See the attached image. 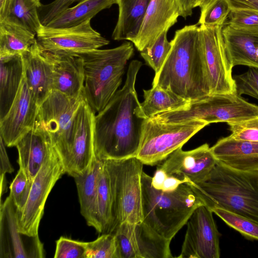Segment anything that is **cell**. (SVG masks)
Wrapping results in <instances>:
<instances>
[{
  "label": "cell",
  "mask_w": 258,
  "mask_h": 258,
  "mask_svg": "<svg viewBox=\"0 0 258 258\" xmlns=\"http://www.w3.org/2000/svg\"><path fill=\"white\" fill-rule=\"evenodd\" d=\"M142 64L136 59L130 63L124 85L95 115L94 152L99 160H120L137 155L145 120L136 113L140 102L135 85Z\"/></svg>",
  "instance_id": "6da1fadb"
},
{
  "label": "cell",
  "mask_w": 258,
  "mask_h": 258,
  "mask_svg": "<svg viewBox=\"0 0 258 258\" xmlns=\"http://www.w3.org/2000/svg\"><path fill=\"white\" fill-rule=\"evenodd\" d=\"M171 42L170 51L155 74L152 86L169 90L188 101L210 95L199 26L186 25L177 30Z\"/></svg>",
  "instance_id": "7a4b0ae2"
},
{
  "label": "cell",
  "mask_w": 258,
  "mask_h": 258,
  "mask_svg": "<svg viewBox=\"0 0 258 258\" xmlns=\"http://www.w3.org/2000/svg\"><path fill=\"white\" fill-rule=\"evenodd\" d=\"M190 184L209 208L219 207L258 222V172L236 170L217 161L204 180Z\"/></svg>",
  "instance_id": "3957f363"
},
{
  "label": "cell",
  "mask_w": 258,
  "mask_h": 258,
  "mask_svg": "<svg viewBox=\"0 0 258 258\" xmlns=\"http://www.w3.org/2000/svg\"><path fill=\"white\" fill-rule=\"evenodd\" d=\"M152 177L142 175L143 222L171 241L186 224L194 211L205 204L188 182L173 191L153 187Z\"/></svg>",
  "instance_id": "277c9868"
},
{
  "label": "cell",
  "mask_w": 258,
  "mask_h": 258,
  "mask_svg": "<svg viewBox=\"0 0 258 258\" xmlns=\"http://www.w3.org/2000/svg\"><path fill=\"white\" fill-rule=\"evenodd\" d=\"M134 50L133 45L125 42L115 48L78 54L84 64V97L95 113L101 111L117 91Z\"/></svg>",
  "instance_id": "5b68a950"
},
{
  "label": "cell",
  "mask_w": 258,
  "mask_h": 258,
  "mask_svg": "<svg viewBox=\"0 0 258 258\" xmlns=\"http://www.w3.org/2000/svg\"><path fill=\"white\" fill-rule=\"evenodd\" d=\"M104 162L110 182L113 233L122 223L143 221L142 175L144 164L137 157Z\"/></svg>",
  "instance_id": "8992f818"
},
{
  "label": "cell",
  "mask_w": 258,
  "mask_h": 258,
  "mask_svg": "<svg viewBox=\"0 0 258 258\" xmlns=\"http://www.w3.org/2000/svg\"><path fill=\"white\" fill-rule=\"evenodd\" d=\"M256 116L257 105L246 101L236 93H225L189 101L182 108L157 114L151 118L166 123L199 120L209 124L239 122Z\"/></svg>",
  "instance_id": "52a82bcc"
},
{
  "label": "cell",
  "mask_w": 258,
  "mask_h": 258,
  "mask_svg": "<svg viewBox=\"0 0 258 258\" xmlns=\"http://www.w3.org/2000/svg\"><path fill=\"white\" fill-rule=\"evenodd\" d=\"M208 124L199 120L166 123L152 118L142 126L140 147L136 157L144 165L153 166L182 148L192 137Z\"/></svg>",
  "instance_id": "ba28073f"
},
{
  "label": "cell",
  "mask_w": 258,
  "mask_h": 258,
  "mask_svg": "<svg viewBox=\"0 0 258 258\" xmlns=\"http://www.w3.org/2000/svg\"><path fill=\"white\" fill-rule=\"evenodd\" d=\"M84 99V95L72 98L52 90L39 108L36 121L48 133L65 172L72 151L74 116Z\"/></svg>",
  "instance_id": "9c48e42d"
},
{
  "label": "cell",
  "mask_w": 258,
  "mask_h": 258,
  "mask_svg": "<svg viewBox=\"0 0 258 258\" xmlns=\"http://www.w3.org/2000/svg\"><path fill=\"white\" fill-rule=\"evenodd\" d=\"M224 25L199 26L203 58L210 95L236 93L233 66L228 55L222 34Z\"/></svg>",
  "instance_id": "30bf717a"
},
{
  "label": "cell",
  "mask_w": 258,
  "mask_h": 258,
  "mask_svg": "<svg viewBox=\"0 0 258 258\" xmlns=\"http://www.w3.org/2000/svg\"><path fill=\"white\" fill-rule=\"evenodd\" d=\"M66 173L62 161L54 149L35 177L23 211L18 210L19 231L37 236L46 200L57 181Z\"/></svg>",
  "instance_id": "8fae6325"
},
{
  "label": "cell",
  "mask_w": 258,
  "mask_h": 258,
  "mask_svg": "<svg viewBox=\"0 0 258 258\" xmlns=\"http://www.w3.org/2000/svg\"><path fill=\"white\" fill-rule=\"evenodd\" d=\"M36 36L43 49L58 55H78L109 43L92 27L91 20L69 28L42 26Z\"/></svg>",
  "instance_id": "7c38bea8"
},
{
  "label": "cell",
  "mask_w": 258,
  "mask_h": 258,
  "mask_svg": "<svg viewBox=\"0 0 258 258\" xmlns=\"http://www.w3.org/2000/svg\"><path fill=\"white\" fill-rule=\"evenodd\" d=\"M115 234L118 258H171V240L144 222L120 224Z\"/></svg>",
  "instance_id": "4fadbf2b"
},
{
  "label": "cell",
  "mask_w": 258,
  "mask_h": 258,
  "mask_svg": "<svg viewBox=\"0 0 258 258\" xmlns=\"http://www.w3.org/2000/svg\"><path fill=\"white\" fill-rule=\"evenodd\" d=\"M205 204L198 207L186 223L187 228L178 258H219L221 233Z\"/></svg>",
  "instance_id": "5bb4252c"
},
{
  "label": "cell",
  "mask_w": 258,
  "mask_h": 258,
  "mask_svg": "<svg viewBox=\"0 0 258 258\" xmlns=\"http://www.w3.org/2000/svg\"><path fill=\"white\" fill-rule=\"evenodd\" d=\"M0 257L41 258L44 257L43 244L38 235L29 236L18 227V209L9 196L1 204Z\"/></svg>",
  "instance_id": "9a60e30c"
},
{
  "label": "cell",
  "mask_w": 258,
  "mask_h": 258,
  "mask_svg": "<svg viewBox=\"0 0 258 258\" xmlns=\"http://www.w3.org/2000/svg\"><path fill=\"white\" fill-rule=\"evenodd\" d=\"M39 108L24 74L18 92L9 110L0 119V136L6 146H15L34 128Z\"/></svg>",
  "instance_id": "2e32d148"
},
{
  "label": "cell",
  "mask_w": 258,
  "mask_h": 258,
  "mask_svg": "<svg viewBox=\"0 0 258 258\" xmlns=\"http://www.w3.org/2000/svg\"><path fill=\"white\" fill-rule=\"evenodd\" d=\"M217 163L209 145L206 143L189 151H183L180 148L158 166L168 175L195 184L204 180Z\"/></svg>",
  "instance_id": "e0dca14e"
},
{
  "label": "cell",
  "mask_w": 258,
  "mask_h": 258,
  "mask_svg": "<svg viewBox=\"0 0 258 258\" xmlns=\"http://www.w3.org/2000/svg\"><path fill=\"white\" fill-rule=\"evenodd\" d=\"M95 113L85 100L74 116V134L70 162L66 173L73 177L83 173L94 157V121Z\"/></svg>",
  "instance_id": "ac0fdd59"
},
{
  "label": "cell",
  "mask_w": 258,
  "mask_h": 258,
  "mask_svg": "<svg viewBox=\"0 0 258 258\" xmlns=\"http://www.w3.org/2000/svg\"><path fill=\"white\" fill-rule=\"evenodd\" d=\"M22 56L24 77L40 106L53 90V54L43 49L36 40Z\"/></svg>",
  "instance_id": "d6986e66"
},
{
  "label": "cell",
  "mask_w": 258,
  "mask_h": 258,
  "mask_svg": "<svg viewBox=\"0 0 258 258\" xmlns=\"http://www.w3.org/2000/svg\"><path fill=\"white\" fill-rule=\"evenodd\" d=\"M179 16L180 11L176 0H151L133 43L141 52L163 32L168 31Z\"/></svg>",
  "instance_id": "ffe728a7"
},
{
  "label": "cell",
  "mask_w": 258,
  "mask_h": 258,
  "mask_svg": "<svg viewBox=\"0 0 258 258\" xmlns=\"http://www.w3.org/2000/svg\"><path fill=\"white\" fill-rule=\"evenodd\" d=\"M18 163L29 180L33 181L43 164L55 149L47 132L37 121L34 128L16 145Z\"/></svg>",
  "instance_id": "44dd1931"
},
{
  "label": "cell",
  "mask_w": 258,
  "mask_h": 258,
  "mask_svg": "<svg viewBox=\"0 0 258 258\" xmlns=\"http://www.w3.org/2000/svg\"><path fill=\"white\" fill-rule=\"evenodd\" d=\"M217 160L238 171L258 172V142L222 138L210 148Z\"/></svg>",
  "instance_id": "7402d4cb"
},
{
  "label": "cell",
  "mask_w": 258,
  "mask_h": 258,
  "mask_svg": "<svg viewBox=\"0 0 258 258\" xmlns=\"http://www.w3.org/2000/svg\"><path fill=\"white\" fill-rule=\"evenodd\" d=\"M53 54V90L72 98H78L84 95L85 74L83 61L81 56Z\"/></svg>",
  "instance_id": "603a6c76"
},
{
  "label": "cell",
  "mask_w": 258,
  "mask_h": 258,
  "mask_svg": "<svg viewBox=\"0 0 258 258\" xmlns=\"http://www.w3.org/2000/svg\"><path fill=\"white\" fill-rule=\"evenodd\" d=\"M104 161L94 157L87 169L74 177L76 184L80 205L81 214L87 224L97 231L98 225L96 213V201L99 180Z\"/></svg>",
  "instance_id": "cb8c5ba5"
},
{
  "label": "cell",
  "mask_w": 258,
  "mask_h": 258,
  "mask_svg": "<svg viewBox=\"0 0 258 258\" xmlns=\"http://www.w3.org/2000/svg\"><path fill=\"white\" fill-rule=\"evenodd\" d=\"M222 34L233 67L242 65L258 68V35L235 29L227 24L223 26Z\"/></svg>",
  "instance_id": "d4e9b609"
},
{
  "label": "cell",
  "mask_w": 258,
  "mask_h": 258,
  "mask_svg": "<svg viewBox=\"0 0 258 258\" xmlns=\"http://www.w3.org/2000/svg\"><path fill=\"white\" fill-rule=\"evenodd\" d=\"M151 0H117L118 17L112 34L115 40L132 42L137 36Z\"/></svg>",
  "instance_id": "484cf974"
},
{
  "label": "cell",
  "mask_w": 258,
  "mask_h": 258,
  "mask_svg": "<svg viewBox=\"0 0 258 258\" xmlns=\"http://www.w3.org/2000/svg\"><path fill=\"white\" fill-rule=\"evenodd\" d=\"M0 119L9 110L20 87L23 75L22 55L0 57Z\"/></svg>",
  "instance_id": "4316f807"
},
{
  "label": "cell",
  "mask_w": 258,
  "mask_h": 258,
  "mask_svg": "<svg viewBox=\"0 0 258 258\" xmlns=\"http://www.w3.org/2000/svg\"><path fill=\"white\" fill-rule=\"evenodd\" d=\"M35 35L13 18L0 20V57L22 55L35 42Z\"/></svg>",
  "instance_id": "83f0119b"
},
{
  "label": "cell",
  "mask_w": 258,
  "mask_h": 258,
  "mask_svg": "<svg viewBox=\"0 0 258 258\" xmlns=\"http://www.w3.org/2000/svg\"><path fill=\"white\" fill-rule=\"evenodd\" d=\"M144 100L136 108L137 115L147 119L155 115L185 106L189 101L174 92L158 86L143 90Z\"/></svg>",
  "instance_id": "f1b7e54d"
},
{
  "label": "cell",
  "mask_w": 258,
  "mask_h": 258,
  "mask_svg": "<svg viewBox=\"0 0 258 258\" xmlns=\"http://www.w3.org/2000/svg\"><path fill=\"white\" fill-rule=\"evenodd\" d=\"M117 0H83L58 14L46 26L69 28L78 26L91 19L100 11L108 9Z\"/></svg>",
  "instance_id": "f546056e"
},
{
  "label": "cell",
  "mask_w": 258,
  "mask_h": 258,
  "mask_svg": "<svg viewBox=\"0 0 258 258\" xmlns=\"http://www.w3.org/2000/svg\"><path fill=\"white\" fill-rule=\"evenodd\" d=\"M96 213L98 225L97 232L102 234L112 233L110 182L104 162L99 180L96 201Z\"/></svg>",
  "instance_id": "4dcf8cb0"
},
{
  "label": "cell",
  "mask_w": 258,
  "mask_h": 258,
  "mask_svg": "<svg viewBox=\"0 0 258 258\" xmlns=\"http://www.w3.org/2000/svg\"><path fill=\"white\" fill-rule=\"evenodd\" d=\"M40 5L37 0H11L0 20L6 17L13 18L36 35L43 26L38 12Z\"/></svg>",
  "instance_id": "1f68e13d"
},
{
  "label": "cell",
  "mask_w": 258,
  "mask_h": 258,
  "mask_svg": "<svg viewBox=\"0 0 258 258\" xmlns=\"http://www.w3.org/2000/svg\"><path fill=\"white\" fill-rule=\"evenodd\" d=\"M227 225L246 239L258 240V222L217 207L209 208Z\"/></svg>",
  "instance_id": "d6a6232c"
},
{
  "label": "cell",
  "mask_w": 258,
  "mask_h": 258,
  "mask_svg": "<svg viewBox=\"0 0 258 258\" xmlns=\"http://www.w3.org/2000/svg\"><path fill=\"white\" fill-rule=\"evenodd\" d=\"M167 32H163L151 44L140 52L142 57L155 74L161 69L171 48V42L167 38Z\"/></svg>",
  "instance_id": "836d02e7"
},
{
  "label": "cell",
  "mask_w": 258,
  "mask_h": 258,
  "mask_svg": "<svg viewBox=\"0 0 258 258\" xmlns=\"http://www.w3.org/2000/svg\"><path fill=\"white\" fill-rule=\"evenodd\" d=\"M86 258H118L115 236L104 233L96 239L86 242Z\"/></svg>",
  "instance_id": "e575fe53"
},
{
  "label": "cell",
  "mask_w": 258,
  "mask_h": 258,
  "mask_svg": "<svg viewBox=\"0 0 258 258\" xmlns=\"http://www.w3.org/2000/svg\"><path fill=\"white\" fill-rule=\"evenodd\" d=\"M228 18L225 24L235 29L258 35V11L233 9L231 10Z\"/></svg>",
  "instance_id": "d590c367"
},
{
  "label": "cell",
  "mask_w": 258,
  "mask_h": 258,
  "mask_svg": "<svg viewBox=\"0 0 258 258\" xmlns=\"http://www.w3.org/2000/svg\"><path fill=\"white\" fill-rule=\"evenodd\" d=\"M230 11L227 0H216L201 11L198 24L205 26L224 25Z\"/></svg>",
  "instance_id": "8d00e7d4"
},
{
  "label": "cell",
  "mask_w": 258,
  "mask_h": 258,
  "mask_svg": "<svg viewBox=\"0 0 258 258\" xmlns=\"http://www.w3.org/2000/svg\"><path fill=\"white\" fill-rule=\"evenodd\" d=\"M32 183L21 168L10 186V196L19 212L23 211L27 202Z\"/></svg>",
  "instance_id": "74e56055"
},
{
  "label": "cell",
  "mask_w": 258,
  "mask_h": 258,
  "mask_svg": "<svg viewBox=\"0 0 258 258\" xmlns=\"http://www.w3.org/2000/svg\"><path fill=\"white\" fill-rule=\"evenodd\" d=\"M227 124L231 133L230 138L239 141L258 142V116Z\"/></svg>",
  "instance_id": "f35d334b"
},
{
  "label": "cell",
  "mask_w": 258,
  "mask_h": 258,
  "mask_svg": "<svg viewBox=\"0 0 258 258\" xmlns=\"http://www.w3.org/2000/svg\"><path fill=\"white\" fill-rule=\"evenodd\" d=\"M233 78L237 95L245 94L258 99V68L249 67L246 72Z\"/></svg>",
  "instance_id": "ab89813d"
},
{
  "label": "cell",
  "mask_w": 258,
  "mask_h": 258,
  "mask_svg": "<svg viewBox=\"0 0 258 258\" xmlns=\"http://www.w3.org/2000/svg\"><path fill=\"white\" fill-rule=\"evenodd\" d=\"M86 242L60 237L56 242L55 258H86Z\"/></svg>",
  "instance_id": "60d3db41"
},
{
  "label": "cell",
  "mask_w": 258,
  "mask_h": 258,
  "mask_svg": "<svg viewBox=\"0 0 258 258\" xmlns=\"http://www.w3.org/2000/svg\"><path fill=\"white\" fill-rule=\"evenodd\" d=\"M82 1L83 0H54L48 4H41L38 8V12L42 25L46 26L55 16L70 8L72 4Z\"/></svg>",
  "instance_id": "b9f144b4"
},
{
  "label": "cell",
  "mask_w": 258,
  "mask_h": 258,
  "mask_svg": "<svg viewBox=\"0 0 258 258\" xmlns=\"http://www.w3.org/2000/svg\"><path fill=\"white\" fill-rule=\"evenodd\" d=\"M5 146L2 137L0 136V177H5L7 173H11L14 171L10 162Z\"/></svg>",
  "instance_id": "7bdbcfd3"
},
{
  "label": "cell",
  "mask_w": 258,
  "mask_h": 258,
  "mask_svg": "<svg viewBox=\"0 0 258 258\" xmlns=\"http://www.w3.org/2000/svg\"><path fill=\"white\" fill-rule=\"evenodd\" d=\"M231 10L245 9L258 11V0H227Z\"/></svg>",
  "instance_id": "ee69618b"
},
{
  "label": "cell",
  "mask_w": 258,
  "mask_h": 258,
  "mask_svg": "<svg viewBox=\"0 0 258 258\" xmlns=\"http://www.w3.org/2000/svg\"><path fill=\"white\" fill-rule=\"evenodd\" d=\"M180 11V16L184 18L190 16L196 7V0H176Z\"/></svg>",
  "instance_id": "f6af8a7d"
},
{
  "label": "cell",
  "mask_w": 258,
  "mask_h": 258,
  "mask_svg": "<svg viewBox=\"0 0 258 258\" xmlns=\"http://www.w3.org/2000/svg\"><path fill=\"white\" fill-rule=\"evenodd\" d=\"M166 172L160 167H158L154 176L152 177V185L158 190H162L164 182L167 177Z\"/></svg>",
  "instance_id": "bcb514c9"
},
{
  "label": "cell",
  "mask_w": 258,
  "mask_h": 258,
  "mask_svg": "<svg viewBox=\"0 0 258 258\" xmlns=\"http://www.w3.org/2000/svg\"><path fill=\"white\" fill-rule=\"evenodd\" d=\"M187 182L185 180H181L173 176L168 175L165 179L162 190L163 191H173L176 189L182 183Z\"/></svg>",
  "instance_id": "7dc6e473"
},
{
  "label": "cell",
  "mask_w": 258,
  "mask_h": 258,
  "mask_svg": "<svg viewBox=\"0 0 258 258\" xmlns=\"http://www.w3.org/2000/svg\"><path fill=\"white\" fill-rule=\"evenodd\" d=\"M215 1L216 0H196V7H199L201 8V11H203Z\"/></svg>",
  "instance_id": "c3c4849f"
},
{
  "label": "cell",
  "mask_w": 258,
  "mask_h": 258,
  "mask_svg": "<svg viewBox=\"0 0 258 258\" xmlns=\"http://www.w3.org/2000/svg\"><path fill=\"white\" fill-rule=\"evenodd\" d=\"M11 0H6V2H5V7H4V9L3 11L2 12L0 13V18H2L5 13V12L6 11L10 2H11Z\"/></svg>",
  "instance_id": "681fc988"
},
{
  "label": "cell",
  "mask_w": 258,
  "mask_h": 258,
  "mask_svg": "<svg viewBox=\"0 0 258 258\" xmlns=\"http://www.w3.org/2000/svg\"><path fill=\"white\" fill-rule=\"evenodd\" d=\"M6 0H0V13L2 12L5 5Z\"/></svg>",
  "instance_id": "f907efd6"
},
{
  "label": "cell",
  "mask_w": 258,
  "mask_h": 258,
  "mask_svg": "<svg viewBox=\"0 0 258 258\" xmlns=\"http://www.w3.org/2000/svg\"><path fill=\"white\" fill-rule=\"evenodd\" d=\"M256 55H257V59H258V47L256 49Z\"/></svg>",
  "instance_id": "816d5d0a"
},
{
  "label": "cell",
  "mask_w": 258,
  "mask_h": 258,
  "mask_svg": "<svg viewBox=\"0 0 258 258\" xmlns=\"http://www.w3.org/2000/svg\"><path fill=\"white\" fill-rule=\"evenodd\" d=\"M37 1H38L40 2V0H37Z\"/></svg>",
  "instance_id": "f5cc1de1"
}]
</instances>
